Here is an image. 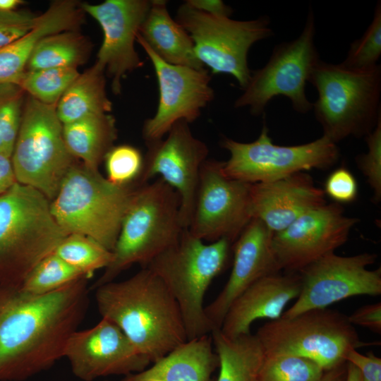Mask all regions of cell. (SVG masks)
Listing matches in <instances>:
<instances>
[{"label":"cell","instance_id":"obj_45","mask_svg":"<svg viewBox=\"0 0 381 381\" xmlns=\"http://www.w3.org/2000/svg\"><path fill=\"white\" fill-rule=\"evenodd\" d=\"M20 0H0V11H13L22 4Z\"/></svg>","mask_w":381,"mask_h":381},{"label":"cell","instance_id":"obj_25","mask_svg":"<svg viewBox=\"0 0 381 381\" xmlns=\"http://www.w3.org/2000/svg\"><path fill=\"white\" fill-rule=\"evenodd\" d=\"M63 135L73 157L80 159L85 167L98 170L116 139V121L109 114L92 115L63 124Z\"/></svg>","mask_w":381,"mask_h":381},{"label":"cell","instance_id":"obj_1","mask_svg":"<svg viewBox=\"0 0 381 381\" xmlns=\"http://www.w3.org/2000/svg\"><path fill=\"white\" fill-rule=\"evenodd\" d=\"M87 279L33 295L0 286V381H23L64 357L87 310Z\"/></svg>","mask_w":381,"mask_h":381},{"label":"cell","instance_id":"obj_33","mask_svg":"<svg viewBox=\"0 0 381 381\" xmlns=\"http://www.w3.org/2000/svg\"><path fill=\"white\" fill-rule=\"evenodd\" d=\"M22 92L16 85L0 86V153L11 157L22 120Z\"/></svg>","mask_w":381,"mask_h":381},{"label":"cell","instance_id":"obj_11","mask_svg":"<svg viewBox=\"0 0 381 381\" xmlns=\"http://www.w3.org/2000/svg\"><path fill=\"white\" fill-rule=\"evenodd\" d=\"M315 17L309 8L305 26L294 40L282 42L273 49L267 63L251 71L243 92L234 102V107H248L253 115L264 112L275 97L290 99L293 109L305 114L313 109L306 95V85L313 68L320 60L316 49Z\"/></svg>","mask_w":381,"mask_h":381},{"label":"cell","instance_id":"obj_24","mask_svg":"<svg viewBox=\"0 0 381 381\" xmlns=\"http://www.w3.org/2000/svg\"><path fill=\"white\" fill-rule=\"evenodd\" d=\"M138 35L165 62L194 68H204L195 55L190 37L171 18L166 1H151Z\"/></svg>","mask_w":381,"mask_h":381},{"label":"cell","instance_id":"obj_14","mask_svg":"<svg viewBox=\"0 0 381 381\" xmlns=\"http://www.w3.org/2000/svg\"><path fill=\"white\" fill-rule=\"evenodd\" d=\"M377 255L363 253L340 256L325 255L298 272L301 289L295 303L281 318H292L305 311L326 308L355 296L381 294V269L369 270Z\"/></svg>","mask_w":381,"mask_h":381},{"label":"cell","instance_id":"obj_46","mask_svg":"<svg viewBox=\"0 0 381 381\" xmlns=\"http://www.w3.org/2000/svg\"><path fill=\"white\" fill-rule=\"evenodd\" d=\"M106 381H108V380H106Z\"/></svg>","mask_w":381,"mask_h":381},{"label":"cell","instance_id":"obj_26","mask_svg":"<svg viewBox=\"0 0 381 381\" xmlns=\"http://www.w3.org/2000/svg\"><path fill=\"white\" fill-rule=\"evenodd\" d=\"M210 334L220 368L216 381H258L265 352L255 334L231 339L220 328H214Z\"/></svg>","mask_w":381,"mask_h":381},{"label":"cell","instance_id":"obj_42","mask_svg":"<svg viewBox=\"0 0 381 381\" xmlns=\"http://www.w3.org/2000/svg\"><path fill=\"white\" fill-rule=\"evenodd\" d=\"M17 180L11 157L0 153V195L11 188Z\"/></svg>","mask_w":381,"mask_h":381},{"label":"cell","instance_id":"obj_30","mask_svg":"<svg viewBox=\"0 0 381 381\" xmlns=\"http://www.w3.org/2000/svg\"><path fill=\"white\" fill-rule=\"evenodd\" d=\"M54 253L87 277L105 269L113 259L112 251L91 238L74 234L68 235Z\"/></svg>","mask_w":381,"mask_h":381},{"label":"cell","instance_id":"obj_19","mask_svg":"<svg viewBox=\"0 0 381 381\" xmlns=\"http://www.w3.org/2000/svg\"><path fill=\"white\" fill-rule=\"evenodd\" d=\"M150 4L151 1L147 0L81 4L84 12L92 16L102 30L103 42L96 62L111 78V89L115 95L121 92L123 77L143 65L134 44Z\"/></svg>","mask_w":381,"mask_h":381},{"label":"cell","instance_id":"obj_21","mask_svg":"<svg viewBox=\"0 0 381 381\" xmlns=\"http://www.w3.org/2000/svg\"><path fill=\"white\" fill-rule=\"evenodd\" d=\"M326 203L325 192L310 176L298 172L264 183H253L251 211L272 232L282 231L310 210Z\"/></svg>","mask_w":381,"mask_h":381},{"label":"cell","instance_id":"obj_3","mask_svg":"<svg viewBox=\"0 0 381 381\" xmlns=\"http://www.w3.org/2000/svg\"><path fill=\"white\" fill-rule=\"evenodd\" d=\"M67 236L52 213L51 200L16 183L0 195V286H19Z\"/></svg>","mask_w":381,"mask_h":381},{"label":"cell","instance_id":"obj_9","mask_svg":"<svg viewBox=\"0 0 381 381\" xmlns=\"http://www.w3.org/2000/svg\"><path fill=\"white\" fill-rule=\"evenodd\" d=\"M11 157L17 182L52 200L74 164L55 105L27 99Z\"/></svg>","mask_w":381,"mask_h":381},{"label":"cell","instance_id":"obj_17","mask_svg":"<svg viewBox=\"0 0 381 381\" xmlns=\"http://www.w3.org/2000/svg\"><path fill=\"white\" fill-rule=\"evenodd\" d=\"M358 218L345 216L338 203L324 204L274 233L272 250L281 270L298 272L342 246Z\"/></svg>","mask_w":381,"mask_h":381},{"label":"cell","instance_id":"obj_31","mask_svg":"<svg viewBox=\"0 0 381 381\" xmlns=\"http://www.w3.org/2000/svg\"><path fill=\"white\" fill-rule=\"evenodd\" d=\"M80 75L74 68H52L26 71L18 86L30 97L56 106L64 93Z\"/></svg>","mask_w":381,"mask_h":381},{"label":"cell","instance_id":"obj_27","mask_svg":"<svg viewBox=\"0 0 381 381\" xmlns=\"http://www.w3.org/2000/svg\"><path fill=\"white\" fill-rule=\"evenodd\" d=\"M104 73L105 69L95 62L71 84L56 106L62 124L111 111Z\"/></svg>","mask_w":381,"mask_h":381},{"label":"cell","instance_id":"obj_35","mask_svg":"<svg viewBox=\"0 0 381 381\" xmlns=\"http://www.w3.org/2000/svg\"><path fill=\"white\" fill-rule=\"evenodd\" d=\"M104 159L110 182L118 186L140 185L144 157L138 149L129 145L113 146Z\"/></svg>","mask_w":381,"mask_h":381},{"label":"cell","instance_id":"obj_5","mask_svg":"<svg viewBox=\"0 0 381 381\" xmlns=\"http://www.w3.org/2000/svg\"><path fill=\"white\" fill-rule=\"evenodd\" d=\"M317 90L313 104L323 135L334 143L349 136H366L381 118V66L356 70L321 59L308 81Z\"/></svg>","mask_w":381,"mask_h":381},{"label":"cell","instance_id":"obj_18","mask_svg":"<svg viewBox=\"0 0 381 381\" xmlns=\"http://www.w3.org/2000/svg\"><path fill=\"white\" fill-rule=\"evenodd\" d=\"M64 357L73 375L83 381L126 376L145 370L151 363L116 324L103 318L90 328L75 331L66 342Z\"/></svg>","mask_w":381,"mask_h":381},{"label":"cell","instance_id":"obj_23","mask_svg":"<svg viewBox=\"0 0 381 381\" xmlns=\"http://www.w3.org/2000/svg\"><path fill=\"white\" fill-rule=\"evenodd\" d=\"M219 367L211 335L187 340L145 370L123 377L121 381H212Z\"/></svg>","mask_w":381,"mask_h":381},{"label":"cell","instance_id":"obj_37","mask_svg":"<svg viewBox=\"0 0 381 381\" xmlns=\"http://www.w3.org/2000/svg\"><path fill=\"white\" fill-rule=\"evenodd\" d=\"M39 16L27 11H0V48L28 32Z\"/></svg>","mask_w":381,"mask_h":381},{"label":"cell","instance_id":"obj_15","mask_svg":"<svg viewBox=\"0 0 381 381\" xmlns=\"http://www.w3.org/2000/svg\"><path fill=\"white\" fill-rule=\"evenodd\" d=\"M136 41L154 67L159 91L155 114L143 126L146 144L159 140L179 121H195L201 109L214 99L211 75L203 68L172 65L160 59L138 35Z\"/></svg>","mask_w":381,"mask_h":381},{"label":"cell","instance_id":"obj_10","mask_svg":"<svg viewBox=\"0 0 381 381\" xmlns=\"http://www.w3.org/2000/svg\"><path fill=\"white\" fill-rule=\"evenodd\" d=\"M176 21L190 37L200 63L214 74L232 75L243 90L251 75L248 64L250 47L273 35L267 16L233 20L205 13L186 2L178 8Z\"/></svg>","mask_w":381,"mask_h":381},{"label":"cell","instance_id":"obj_38","mask_svg":"<svg viewBox=\"0 0 381 381\" xmlns=\"http://www.w3.org/2000/svg\"><path fill=\"white\" fill-rule=\"evenodd\" d=\"M324 192L336 202H351L358 194L357 182L350 171L345 167H340L327 177Z\"/></svg>","mask_w":381,"mask_h":381},{"label":"cell","instance_id":"obj_39","mask_svg":"<svg viewBox=\"0 0 381 381\" xmlns=\"http://www.w3.org/2000/svg\"><path fill=\"white\" fill-rule=\"evenodd\" d=\"M345 361L358 368L363 381H381V358L373 352L364 355L353 349L346 355Z\"/></svg>","mask_w":381,"mask_h":381},{"label":"cell","instance_id":"obj_4","mask_svg":"<svg viewBox=\"0 0 381 381\" xmlns=\"http://www.w3.org/2000/svg\"><path fill=\"white\" fill-rule=\"evenodd\" d=\"M180 205L177 192L160 178L138 186L123 219L113 259L90 289L114 281L134 264L146 267L176 243L185 229Z\"/></svg>","mask_w":381,"mask_h":381},{"label":"cell","instance_id":"obj_13","mask_svg":"<svg viewBox=\"0 0 381 381\" xmlns=\"http://www.w3.org/2000/svg\"><path fill=\"white\" fill-rule=\"evenodd\" d=\"M222 164L213 159L202 164L187 229L203 241L226 238L234 243L253 219L252 183L226 176Z\"/></svg>","mask_w":381,"mask_h":381},{"label":"cell","instance_id":"obj_28","mask_svg":"<svg viewBox=\"0 0 381 381\" xmlns=\"http://www.w3.org/2000/svg\"><path fill=\"white\" fill-rule=\"evenodd\" d=\"M68 30L49 35L42 39L34 49L26 71L52 68H74L84 64L90 52L86 39Z\"/></svg>","mask_w":381,"mask_h":381},{"label":"cell","instance_id":"obj_44","mask_svg":"<svg viewBox=\"0 0 381 381\" xmlns=\"http://www.w3.org/2000/svg\"><path fill=\"white\" fill-rule=\"evenodd\" d=\"M346 365L347 373L346 381H363L361 375L356 366L347 362Z\"/></svg>","mask_w":381,"mask_h":381},{"label":"cell","instance_id":"obj_22","mask_svg":"<svg viewBox=\"0 0 381 381\" xmlns=\"http://www.w3.org/2000/svg\"><path fill=\"white\" fill-rule=\"evenodd\" d=\"M301 289L298 272H279L258 279L244 291L228 309L220 330L229 338L250 333L251 324L258 319L280 318L286 306L296 299Z\"/></svg>","mask_w":381,"mask_h":381},{"label":"cell","instance_id":"obj_34","mask_svg":"<svg viewBox=\"0 0 381 381\" xmlns=\"http://www.w3.org/2000/svg\"><path fill=\"white\" fill-rule=\"evenodd\" d=\"M380 55L381 3L378 1L370 24L362 37L351 44L346 57L341 64L352 69L367 70L377 65Z\"/></svg>","mask_w":381,"mask_h":381},{"label":"cell","instance_id":"obj_29","mask_svg":"<svg viewBox=\"0 0 381 381\" xmlns=\"http://www.w3.org/2000/svg\"><path fill=\"white\" fill-rule=\"evenodd\" d=\"M83 278L88 277L52 253L44 258L30 271L19 287L28 294L42 295L56 291Z\"/></svg>","mask_w":381,"mask_h":381},{"label":"cell","instance_id":"obj_12","mask_svg":"<svg viewBox=\"0 0 381 381\" xmlns=\"http://www.w3.org/2000/svg\"><path fill=\"white\" fill-rule=\"evenodd\" d=\"M221 146L229 152L222 171L248 183L270 182L304 171L327 169L338 161L337 143L325 135L308 143L281 146L272 143L264 124L258 138L241 143L224 137Z\"/></svg>","mask_w":381,"mask_h":381},{"label":"cell","instance_id":"obj_20","mask_svg":"<svg viewBox=\"0 0 381 381\" xmlns=\"http://www.w3.org/2000/svg\"><path fill=\"white\" fill-rule=\"evenodd\" d=\"M273 234L259 219L253 218L233 243L229 277L215 299L205 307L213 328H220L232 303L249 286L280 271L272 247Z\"/></svg>","mask_w":381,"mask_h":381},{"label":"cell","instance_id":"obj_8","mask_svg":"<svg viewBox=\"0 0 381 381\" xmlns=\"http://www.w3.org/2000/svg\"><path fill=\"white\" fill-rule=\"evenodd\" d=\"M255 335L266 355L305 358L324 370L344 363L347 353L363 344L347 315L328 308L270 320Z\"/></svg>","mask_w":381,"mask_h":381},{"label":"cell","instance_id":"obj_2","mask_svg":"<svg viewBox=\"0 0 381 381\" xmlns=\"http://www.w3.org/2000/svg\"><path fill=\"white\" fill-rule=\"evenodd\" d=\"M95 296L101 317L116 324L151 363L188 340L176 301L147 267L98 286Z\"/></svg>","mask_w":381,"mask_h":381},{"label":"cell","instance_id":"obj_36","mask_svg":"<svg viewBox=\"0 0 381 381\" xmlns=\"http://www.w3.org/2000/svg\"><path fill=\"white\" fill-rule=\"evenodd\" d=\"M368 152L356 157L359 169L373 191V200L381 198V118L374 129L365 136Z\"/></svg>","mask_w":381,"mask_h":381},{"label":"cell","instance_id":"obj_40","mask_svg":"<svg viewBox=\"0 0 381 381\" xmlns=\"http://www.w3.org/2000/svg\"><path fill=\"white\" fill-rule=\"evenodd\" d=\"M351 325L369 329L370 331L381 332V303L377 302L363 306L347 316Z\"/></svg>","mask_w":381,"mask_h":381},{"label":"cell","instance_id":"obj_43","mask_svg":"<svg viewBox=\"0 0 381 381\" xmlns=\"http://www.w3.org/2000/svg\"><path fill=\"white\" fill-rule=\"evenodd\" d=\"M347 373L346 362L332 369L325 370L319 381H346Z\"/></svg>","mask_w":381,"mask_h":381},{"label":"cell","instance_id":"obj_7","mask_svg":"<svg viewBox=\"0 0 381 381\" xmlns=\"http://www.w3.org/2000/svg\"><path fill=\"white\" fill-rule=\"evenodd\" d=\"M138 186L114 184L98 170L74 164L51 200V211L68 235L87 236L112 251Z\"/></svg>","mask_w":381,"mask_h":381},{"label":"cell","instance_id":"obj_6","mask_svg":"<svg viewBox=\"0 0 381 381\" xmlns=\"http://www.w3.org/2000/svg\"><path fill=\"white\" fill-rule=\"evenodd\" d=\"M232 245L226 238L205 243L185 229L176 243L146 267L176 301L188 340L209 334L214 329L205 314L204 297L212 280L226 267Z\"/></svg>","mask_w":381,"mask_h":381},{"label":"cell","instance_id":"obj_41","mask_svg":"<svg viewBox=\"0 0 381 381\" xmlns=\"http://www.w3.org/2000/svg\"><path fill=\"white\" fill-rule=\"evenodd\" d=\"M192 8L207 14L230 17L232 8L220 0H188L186 1Z\"/></svg>","mask_w":381,"mask_h":381},{"label":"cell","instance_id":"obj_16","mask_svg":"<svg viewBox=\"0 0 381 381\" xmlns=\"http://www.w3.org/2000/svg\"><path fill=\"white\" fill-rule=\"evenodd\" d=\"M146 146L139 183L143 185L160 176L179 194L181 220L187 229L193 214L200 169L207 159L208 147L193 135L185 121L176 122L166 138Z\"/></svg>","mask_w":381,"mask_h":381},{"label":"cell","instance_id":"obj_32","mask_svg":"<svg viewBox=\"0 0 381 381\" xmlns=\"http://www.w3.org/2000/svg\"><path fill=\"white\" fill-rule=\"evenodd\" d=\"M325 371L305 358L265 354L258 381H319Z\"/></svg>","mask_w":381,"mask_h":381}]
</instances>
